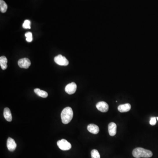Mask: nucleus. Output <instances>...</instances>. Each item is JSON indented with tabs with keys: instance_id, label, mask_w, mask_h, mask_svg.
Here are the masks:
<instances>
[{
	"instance_id": "obj_6",
	"label": "nucleus",
	"mask_w": 158,
	"mask_h": 158,
	"mask_svg": "<svg viewBox=\"0 0 158 158\" xmlns=\"http://www.w3.org/2000/svg\"><path fill=\"white\" fill-rule=\"evenodd\" d=\"M18 65L21 68L28 69L30 67L31 62L28 58H23L18 61Z\"/></svg>"
},
{
	"instance_id": "obj_10",
	"label": "nucleus",
	"mask_w": 158,
	"mask_h": 158,
	"mask_svg": "<svg viewBox=\"0 0 158 158\" xmlns=\"http://www.w3.org/2000/svg\"><path fill=\"white\" fill-rule=\"evenodd\" d=\"M87 130L92 134H98L99 132V128L96 125L94 124H90L87 127Z\"/></svg>"
},
{
	"instance_id": "obj_9",
	"label": "nucleus",
	"mask_w": 158,
	"mask_h": 158,
	"mask_svg": "<svg viewBox=\"0 0 158 158\" xmlns=\"http://www.w3.org/2000/svg\"><path fill=\"white\" fill-rule=\"evenodd\" d=\"M116 129H117V126L115 123L111 122L109 124V133L111 136H114L116 135Z\"/></svg>"
},
{
	"instance_id": "obj_7",
	"label": "nucleus",
	"mask_w": 158,
	"mask_h": 158,
	"mask_svg": "<svg viewBox=\"0 0 158 158\" xmlns=\"http://www.w3.org/2000/svg\"><path fill=\"white\" fill-rule=\"evenodd\" d=\"M96 108L100 112L106 113L109 110V105L106 102H100L96 104Z\"/></svg>"
},
{
	"instance_id": "obj_20",
	"label": "nucleus",
	"mask_w": 158,
	"mask_h": 158,
	"mask_svg": "<svg viewBox=\"0 0 158 158\" xmlns=\"http://www.w3.org/2000/svg\"><path fill=\"white\" fill-rule=\"evenodd\" d=\"M156 119H157V120H158V117H157V118H156Z\"/></svg>"
},
{
	"instance_id": "obj_4",
	"label": "nucleus",
	"mask_w": 158,
	"mask_h": 158,
	"mask_svg": "<svg viewBox=\"0 0 158 158\" xmlns=\"http://www.w3.org/2000/svg\"><path fill=\"white\" fill-rule=\"evenodd\" d=\"M54 61L56 62V63L62 66H67L69 63L68 60L67 59V58L61 55L56 56L54 58Z\"/></svg>"
},
{
	"instance_id": "obj_13",
	"label": "nucleus",
	"mask_w": 158,
	"mask_h": 158,
	"mask_svg": "<svg viewBox=\"0 0 158 158\" xmlns=\"http://www.w3.org/2000/svg\"><path fill=\"white\" fill-rule=\"evenodd\" d=\"M35 93L39 96L43 98H46L48 96V94L45 91L41 90L39 88H36L34 90Z\"/></svg>"
},
{
	"instance_id": "obj_14",
	"label": "nucleus",
	"mask_w": 158,
	"mask_h": 158,
	"mask_svg": "<svg viewBox=\"0 0 158 158\" xmlns=\"http://www.w3.org/2000/svg\"><path fill=\"white\" fill-rule=\"evenodd\" d=\"M8 60L5 56H1L0 57V65L3 70H5L8 67Z\"/></svg>"
},
{
	"instance_id": "obj_16",
	"label": "nucleus",
	"mask_w": 158,
	"mask_h": 158,
	"mask_svg": "<svg viewBox=\"0 0 158 158\" xmlns=\"http://www.w3.org/2000/svg\"><path fill=\"white\" fill-rule=\"evenodd\" d=\"M92 158H100V154L97 150L93 149L91 152Z\"/></svg>"
},
{
	"instance_id": "obj_1",
	"label": "nucleus",
	"mask_w": 158,
	"mask_h": 158,
	"mask_svg": "<svg viewBox=\"0 0 158 158\" xmlns=\"http://www.w3.org/2000/svg\"><path fill=\"white\" fill-rule=\"evenodd\" d=\"M133 156L135 158H148L153 156V153L150 150L142 148H137L132 152Z\"/></svg>"
},
{
	"instance_id": "obj_8",
	"label": "nucleus",
	"mask_w": 158,
	"mask_h": 158,
	"mask_svg": "<svg viewBox=\"0 0 158 158\" xmlns=\"http://www.w3.org/2000/svg\"><path fill=\"white\" fill-rule=\"evenodd\" d=\"M7 147L8 150L10 152L15 151L17 147V144L15 140L11 137H8L7 142Z\"/></svg>"
},
{
	"instance_id": "obj_11",
	"label": "nucleus",
	"mask_w": 158,
	"mask_h": 158,
	"mask_svg": "<svg viewBox=\"0 0 158 158\" xmlns=\"http://www.w3.org/2000/svg\"><path fill=\"white\" fill-rule=\"evenodd\" d=\"M131 109V105L129 103L120 104L118 107V111L120 113H126L130 111Z\"/></svg>"
},
{
	"instance_id": "obj_2",
	"label": "nucleus",
	"mask_w": 158,
	"mask_h": 158,
	"mask_svg": "<svg viewBox=\"0 0 158 158\" xmlns=\"http://www.w3.org/2000/svg\"><path fill=\"white\" fill-rule=\"evenodd\" d=\"M73 115L74 113L71 107H67L64 109L61 114L62 122L65 124H69L73 119Z\"/></svg>"
},
{
	"instance_id": "obj_12",
	"label": "nucleus",
	"mask_w": 158,
	"mask_h": 158,
	"mask_svg": "<svg viewBox=\"0 0 158 158\" xmlns=\"http://www.w3.org/2000/svg\"><path fill=\"white\" fill-rule=\"evenodd\" d=\"M4 116L7 121L11 122L12 120V115L10 109L8 108H5L4 109Z\"/></svg>"
},
{
	"instance_id": "obj_18",
	"label": "nucleus",
	"mask_w": 158,
	"mask_h": 158,
	"mask_svg": "<svg viewBox=\"0 0 158 158\" xmlns=\"http://www.w3.org/2000/svg\"><path fill=\"white\" fill-rule=\"evenodd\" d=\"M30 21L29 20H25L24 22L23 25V27L24 29H31L30 27Z\"/></svg>"
},
{
	"instance_id": "obj_15",
	"label": "nucleus",
	"mask_w": 158,
	"mask_h": 158,
	"mask_svg": "<svg viewBox=\"0 0 158 158\" xmlns=\"http://www.w3.org/2000/svg\"><path fill=\"white\" fill-rule=\"evenodd\" d=\"M8 9V5L3 0H0V10L2 13L6 12Z\"/></svg>"
},
{
	"instance_id": "obj_19",
	"label": "nucleus",
	"mask_w": 158,
	"mask_h": 158,
	"mask_svg": "<svg viewBox=\"0 0 158 158\" xmlns=\"http://www.w3.org/2000/svg\"><path fill=\"white\" fill-rule=\"evenodd\" d=\"M150 124L152 126L155 125L156 124V118L155 117H152L151 118L150 122H149Z\"/></svg>"
},
{
	"instance_id": "obj_3",
	"label": "nucleus",
	"mask_w": 158,
	"mask_h": 158,
	"mask_svg": "<svg viewBox=\"0 0 158 158\" xmlns=\"http://www.w3.org/2000/svg\"><path fill=\"white\" fill-rule=\"evenodd\" d=\"M57 145L59 148L63 151H67L71 149V144L65 139H62L58 141Z\"/></svg>"
},
{
	"instance_id": "obj_5",
	"label": "nucleus",
	"mask_w": 158,
	"mask_h": 158,
	"mask_svg": "<svg viewBox=\"0 0 158 158\" xmlns=\"http://www.w3.org/2000/svg\"><path fill=\"white\" fill-rule=\"evenodd\" d=\"M76 88H77V85L74 82H72L66 86L65 90L69 95H72L75 93Z\"/></svg>"
},
{
	"instance_id": "obj_17",
	"label": "nucleus",
	"mask_w": 158,
	"mask_h": 158,
	"mask_svg": "<svg viewBox=\"0 0 158 158\" xmlns=\"http://www.w3.org/2000/svg\"><path fill=\"white\" fill-rule=\"evenodd\" d=\"M25 36L26 37V41L28 42H31L33 41V36L31 32H27L25 34Z\"/></svg>"
}]
</instances>
